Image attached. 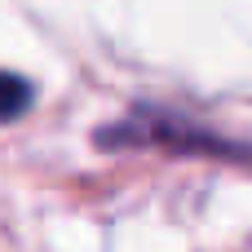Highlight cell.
<instances>
[{
	"mask_svg": "<svg viewBox=\"0 0 252 252\" xmlns=\"http://www.w3.org/2000/svg\"><path fill=\"white\" fill-rule=\"evenodd\" d=\"M102 146H168V151H195V155H235V142L217 137L213 128L164 111V106H137L120 124H106L97 133Z\"/></svg>",
	"mask_w": 252,
	"mask_h": 252,
	"instance_id": "6da1fadb",
	"label": "cell"
},
{
	"mask_svg": "<svg viewBox=\"0 0 252 252\" xmlns=\"http://www.w3.org/2000/svg\"><path fill=\"white\" fill-rule=\"evenodd\" d=\"M27 106H31V84L13 71H0V124L18 120Z\"/></svg>",
	"mask_w": 252,
	"mask_h": 252,
	"instance_id": "7a4b0ae2",
	"label": "cell"
}]
</instances>
